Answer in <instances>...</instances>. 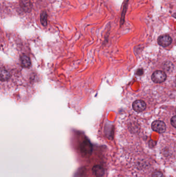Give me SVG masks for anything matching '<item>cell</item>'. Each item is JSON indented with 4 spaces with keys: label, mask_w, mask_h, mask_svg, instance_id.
Segmentation results:
<instances>
[{
    "label": "cell",
    "mask_w": 176,
    "mask_h": 177,
    "mask_svg": "<svg viewBox=\"0 0 176 177\" xmlns=\"http://www.w3.org/2000/svg\"><path fill=\"white\" fill-rule=\"evenodd\" d=\"M167 78L165 72L161 71H157L153 73L151 76L152 80L155 83L159 84L164 82Z\"/></svg>",
    "instance_id": "obj_2"
},
{
    "label": "cell",
    "mask_w": 176,
    "mask_h": 177,
    "mask_svg": "<svg viewBox=\"0 0 176 177\" xmlns=\"http://www.w3.org/2000/svg\"><path fill=\"white\" fill-rule=\"evenodd\" d=\"M86 177V169L85 168L82 167L77 170L74 175V177Z\"/></svg>",
    "instance_id": "obj_11"
},
{
    "label": "cell",
    "mask_w": 176,
    "mask_h": 177,
    "mask_svg": "<svg viewBox=\"0 0 176 177\" xmlns=\"http://www.w3.org/2000/svg\"><path fill=\"white\" fill-rule=\"evenodd\" d=\"M132 106L134 110L136 111L139 112L143 111L146 109V104L144 101L137 100L133 103Z\"/></svg>",
    "instance_id": "obj_6"
},
{
    "label": "cell",
    "mask_w": 176,
    "mask_h": 177,
    "mask_svg": "<svg viewBox=\"0 0 176 177\" xmlns=\"http://www.w3.org/2000/svg\"><path fill=\"white\" fill-rule=\"evenodd\" d=\"M172 125L176 128V116H174L172 117L171 120Z\"/></svg>",
    "instance_id": "obj_13"
},
{
    "label": "cell",
    "mask_w": 176,
    "mask_h": 177,
    "mask_svg": "<svg viewBox=\"0 0 176 177\" xmlns=\"http://www.w3.org/2000/svg\"><path fill=\"white\" fill-rule=\"evenodd\" d=\"M20 62L21 66L25 69L29 68L32 65L30 57L26 54H22L20 56Z\"/></svg>",
    "instance_id": "obj_5"
},
{
    "label": "cell",
    "mask_w": 176,
    "mask_h": 177,
    "mask_svg": "<svg viewBox=\"0 0 176 177\" xmlns=\"http://www.w3.org/2000/svg\"><path fill=\"white\" fill-rule=\"evenodd\" d=\"M11 76L10 73L7 69L3 67L1 70V80L2 81H7Z\"/></svg>",
    "instance_id": "obj_9"
},
{
    "label": "cell",
    "mask_w": 176,
    "mask_h": 177,
    "mask_svg": "<svg viewBox=\"0 0 176 177\" xmlns=\"http://www.w3.org/2000/svg\"><path fill=\"white\" fill-rule=\"evenodd\" d=\"M47 20H48V15L46 11L41 12L40 14V22L43 26H46L47 25Z\"/></svg>",
    "instance_id": "obj_10"
},
{
    "label": "cell",
    "mask_w": 176,
    "mask_h": 177,
    "mask_svg": "<svg viewBox=\"0 0 176 177\" xmlns=\"http://www.w3.org/2000/svg\"><path fill=\"white\" fill-rule=\"evenodd\" d=\"M172 16H173L174 17H175V18H176V13L174 14V15H172Z\"/></svg>",
    "instance_id": "obj_14"
},
{
    "label": "cell",
    "mask_w": 176,
    "mask_h": 177,
    "mask_svg": "<svg viewBox=\"0 0 176 177\" xmlns=\"http://www.w3.org/2000/svg\"><path fill=\"white\" fill-rule=\"evenodd\" d=\"M81 153L84 157L91 156L93 151V145L88 139L84 140L80 145Z\"/></svg>",
    "instance_id": "obj_1"
},
{
    "label": "cell",
    "mask_w": 176,
    "mask_h": 177,
    "mask_svg": "<svg viewBox=\"0 0 176 177\" xmlns=\"http://www.w3.org/2000/svg\"><path fill=\"white\" fill-rule=\"evenodd\" d=\"M20 5L23 11L26 13H30L32 10V3L30 0H21Z\"/></svg>",
    "instance_id": "obj_7"
},
{
    "label": "cell",
    "mask_w": 176,
    "mask_h": 177,
    "mask_svg": "<svg viewBox=\"0 0 176 177\" xmlns=\"http://www.w3.org/2000/svg\"><path fill=\"white\" fill-rule=\"evenodd\" d=\"M151 127L154 131L159 133H163L165 132L166 129L165 123L160 120L154 121L151 124Z\"/></svg>",
    "instance_id": "obj_3"
},
{
    "label": "cell",
    "mask_w": 176,
    "mask_h": 177,
    "mask_svg": "<svg viewBox=\"0 0 176 177\" xmlns=\"http://www.w3.org/2000/svg\"><path fill=\"white\" fill-rule=\"evenodd\" d=\"M172 42V39L170 36L168 35H163L160 36L158 39V43L162 47H167L171 45Z\"/></svg>",
    "instance_id": "obj_4"
},
{
    "label": "cell",
    "mask_w": 176,
    "mask_h": 177,
    "mask_svg": "<svg viewBox=\"0 0 176 177\" xmlns=\"http://www.w3.org/2000/svg\"><path fill=\"white\" fill-rule=\"evenodd\" d=\"M94 175L97 177H101L104 175V169L103 167L101 165H97L92 168Z\"/></svg>",
    "instance_id": "obj_8"
},
{
    "label": "cell",
    "mask_w": 176,
    "mask_h": 177,
    "mask_svg": "<svg viewBox=\"0 0 176 177\" xmlns=\"http://www.w3.org/2000/svg\"><path fill=\"white\" fill-rule=\"evenodd\" d=\"M152 177H164V176L161 172L156 171L152 173Z\"/></svg>",
    "instance_id": "obj_12"
}]
</instances>
